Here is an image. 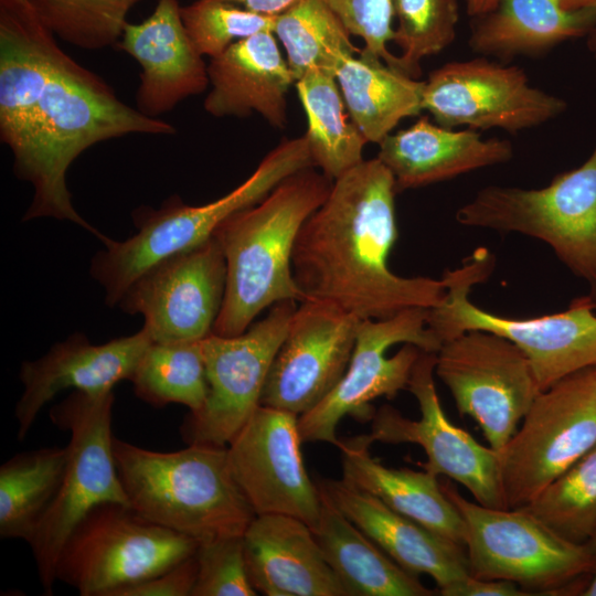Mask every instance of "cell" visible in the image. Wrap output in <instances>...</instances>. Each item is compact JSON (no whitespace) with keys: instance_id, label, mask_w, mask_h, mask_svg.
Instances as JSON below:
<instances>
[{"instance_id":"f35d334b","label":"cell","mask_w":596,"mask_h":596,"mask_svg":"<svg viewBox=\"0 0 596 596\" xmlns=\"http://www.w3.org/2000/svg\"><path fill=\"white\" fill-rule=\"evenodd\" d=\"M351 35L363 40L362 52L398 68V57L387 49L393 39L392 0H324Z\"/></svg>"},{"instance_id":"484cf974","label":"cell","mask_w":596,"mask_h":596,"mask_svg":"<svg viewBox=\"0 0 596 596\" xmlns=\"http://www.w3.org/2000/svg\"><path fill=\"white\" fill-rule=\"evenodd\" d=\"M369 434L340 440L342 480L465 547L464 520L446 496L437 476L427 470L390 468L373 458Z\"/></svg>"},{"instance_id":"b9f144b4","label":"cell","mask_w":596,"mask_h":596,"mask_svg":"<svg viewBox=\"0 0 596 596\" xmlns=\"http://www.w3.org/2000/svg\"><path fill=\"white\" fill-rule=\"evenodd\" d=\"M234 3L252 12L277 17L285 12L300 0H222Z\"/></svg>"},{"instance_id":"277c9868","label":"cell","mask_w":596,"mask_h":596,"mask_svg":"<svg viewBox=\"0 0 596 596\" xmlns=\"http://www.w3.org/2000/svg\"><path fill=\"white\" fill-rule=\"evenodd\" d=\"M113 451L129 507L198 544L243 536L256 517L233 477L226 446L156 451L114 437Z\"/></svg>"},{"instance_id":"3957f363","label":"cell","mask_w":596,"mask_h":596,"mask_svg":"<svg viewBox=\"0 0 596 596\" xmlns=\"http://www.w3.org/2000/svg\"><path fill=\"white\" fill-rule=\"evenodd\" d=\"M332 183L313 167L300 170L217 228L214 236L225 257L226 286L212 333L241 334L266 308L284 300L304 301L292 275L294 246Z\"/></svg>"},{"instance_id":"74e56055","label":"cell","mask_w":596,"mask_h":596,"mask_svg":"<svg viewBox=\"0 0 596 596\" xmlns=\"http://www.w3.org/2000/svg\"><path fill=\"white\" fill-rule=\"evenodd\" d=\"M198 573L191 596H255L243 547V536L199 543Z\"/></svg>"},{"instance_id":"1f68e13d","label":"cell","mask_w":596,"mask_h":596,"mask_svg":"<svg viewBox=\"0 0 596 596\" xmlns=\"http://www.w3.org/2000/svg\"><path fill=\"white\" fill-rule=\"evenodd\" d=\"M273 33L295 81L311 70L336 76L347 58L361 52L324 0H300L275 18Z\"/></svg>"},{"instance_id":"bcb514c9","label":"cell","mask_w":596,"mask_h":596,"mask_svg":"<svg viewBox=\"0 0 596 596\" xmlns=\"http://www.w3.org/2000/svg\"><path fill=\"white\" fill-rule=\"evenodd\" d=\"M592 574H593L592 579L581 593V595L583 596H596V562H595V567Z\"/></svg>"},{"instance_id":"7c38bea8","label":"cell","mask_w":596,"mask_h":596,"mask_svg":"<svg viewBox=\"0 0 596 596\" xmlns=\"http://www.w3.org/2000/svg\"><path fill=\"white\" fill-rule=\"evenodd\" d=\"M427 311L411 308L386 319L360 320L344 375L324 400L298 417L302 443L337 446L342 418L372 421V401L394 398L407 387L421 352H437L441 345L427 327Z\"/></svg>"},{"instance_id":"ba28073f","label":"cell","mask_w":596,"mask_h":596,"mask_svg":"<svg viewBox=\"0 0 596 596\" xmlns=\"http://www.w3.org/2000/svg\"><path fill=\"white\" fill-rule=\"evenodd\" d=\"M113 391L95 395L74 391L51 412L71 438L57 492L29 542L47 595L56 582L60 553L85 515L107 502L129 505L113 451Z\"/></svg>"},{"instance_id":"6da1fadb","label":"cell","mask_w":596,"mask_h":596,"mask_svg":"<svg viewBox=\"0 0 596 596\" xmlns=\"http://www.w3.org/2000/svg\"><path fill=\"white\" fill-rule=\"evenodd\" d=\"M396 193L392 173L377 158L333 180L294 246L292 275L304 300L329 302L360 320L444 301L441 279L402 277L389 267L397 238Z\"/></svg>"},{"instance_id":"cb8c5ba5","label":"cell","mask_w":596,"mask_h":596,"mask_svg":"<svg viewBox=\"0 0 596 596\" xmlns=\"http://www.w3.org/2000/svg\"><path fill=\"white\" fill-rule=\"evenodd\" d=\"M211 89L204 109L214 117L260 115L270 126L287 124V94L295 77L272 31L243 39L207 65Z\"/></svg>"},{"instance_id":"ac0fdd59","label":"cell","mask_w":596,"mask_h":596,"mask_svg":"<svg viewBox=\"0 0 596 596\" xmlns=\"http://www.w3.org/2000/svg\"><path fill=\"white\" fill-rule=\"evenodd\" d=\"M298 417L260 404L227 444V459L256 515H289L313 529L322 498L304 464Z\"/></svg>"},{"instance_id":"d590c367","label":"cell","mask_w":596,"mask_h":596,"mask_svg":"<svg viewBox=\"0 0 596 596\" xmlns=\"http://www.w3.org/2000/svg\"><path fill=\"white\" fill-rule=\"evenodd\" d=\"M397 26L392 41L401 47L398 66L417 78L421 61L453 43L459 20L457 0H392Z\"/></svg>"},{"instance_id":"8992f818","label":"cell","mask_w":596,"mask_h":596,"mask_svg":"<svg viewBox=\"0 0 596 596\" xmlns=\"http://www.w3.org/2000/svg\"><path fill=\"white\" fill-rule=\"evenodd\" d=\"M494 266L493 254L477 248L460 267L446 270L444 301L427 311V327L440 343L468 330H487L514 342L529 358L541 391L579 370L596 366V301L574 299L562 312L515 319L472 304L471 288Z\"/></svg>"},{"instance_id":"83f0119b","label":"cell","mask_w":596,"mask_h":596,"mask_svg":"<svg viewBox=\"0 0 596 596\" xmlns=\"http://www.w3.org/2000/svg\"><path fill=\"white\" fill-rule=\"evenodd\" d=\"M321 492V491H320ZM319 521L312 529L347 596H430L433 590L384 553L321 492Z\"/></svg>"},{"instance_id":"60d3db41","label":"cell","mask_w":596,"mask_h":596,"mask_svg":"<svg viewBox=\"0 0 596 596\" xmlns=\"http://www.w3.org/2000/svg\"><path fill=\"white\" fill-rule=\"evenodd\" d=\"M443 596H524L530 595L518 584L504 579H483L469 575L439 592Z\"/></svg>"},{"instance_id":"ffe728a7","label":"cell","mask_w":596,"mask_h":596,"mask_svg":"<svg viewBox=\"0 0 596 596\" xmlns=\"http://www.w3.org/2000/svg\"><path fill=\"white\" fill-rule=\"evenodd\" d=\"M151 343L143 328L102 344L91 343L83 333H74L55 343L43 356L23 361L20 380L24 389L14 409L19 440L24 439L40 411L57 393L74 389L102 394L113 391L116 383L130 380Z\"/></svg>"},{"instance_id":"9a60e30c","label":"cell","mask_w":596,"mask_h":596,"mask_svg":"<svg viewBox=\"0 0 596 596\" xmlns=\"http://www.w3.org/2000/svg\"><path fill=\"white\" fill-rule=\"evenodd\" d=\"M435 365L436 352L422 351L406 387L418 403L421 418H407L398 409L383 405L372 418L371 440L416 444L426 454L425 470L460 483L485 507L509 509L499 453L447 418L436 392Z\"/></svg>"},{"instance_id":"4fadbf2b","label":"cell","mask_w":596,"mask_h":596,"mask_svg":"<svg viewBox=\"0 0 596 596\" xmlns=\"http://www.w3.org/2000/svg\"><path fill=\"white\" fill-rule=\"evenodd\" d=\"M435 374L451 393L458 412L478 423L497 451L515 434L541 392L526 354L487 330H468L443 342Z\"/></svg>"},{"instance_id":"d6a6232c","label":"cell","mask_w":596,"mask_h":596,"mask_svg":"<svg viewBox=\"0 0 596 596\" xmlns=\"http://www.w3.org/2000/svg\"><path fill=\"white\" fill-rule=\"evenodd\" d=\"M200 341L152 342L130 377L136 395L152 406L178 403L199 412L209 393Z\"/></svg>"},{"instance_id":"e0dca14e","label":"cell","mask_w":596,"mask_h":596,"mask_svg":"<svg viewBox=\"0 0 596 596\" xmlns=\"http://www.w3.org/2000/svg\"><path fill=\"white\" fill-rule=\"evenodd\" d=\"M225 286V257L212 236L149 267L117 305L143 317L152 342L200 341L212 333Z\"/></svg>"},{"instance_id":"7402d4cb","label":"cell","mask_w":596,"mask_h":596,"mask_svg":"<svg viewBox=\"0 0 596 596\" xmlns=\"http://www.w3.org/2000/svg\"><path fill=\"white\" fill-rule=\"evenodd\" d=\"M320 491L396 564L430 576L438 592L470 575L464 547L404 517L345 481L321 479Z\"/></svg>"},{"instance_id":"52a82bcc","label":"cell","mask_w":596,"mask_h":596,"mask_svg":"<svg viewBox=\"0 0 596 596\" xmlns=\"http://www.w3.org/2000/svg\"><path fill=\"white\" fill-rule=\"evenodd\" d=\"M456 221L546 243L596 301V146L583 164L558 173L545 188L479 190L457 210Z\"/></svg>"},{"instance_id":"4316f807","label":"cell","mask_w":596,"mask_h":596,"mask_svg":"<svg viewBox=\"0 0 596 596\" xmlns=\"http://www.w3.org/2000/svg\"><path fill=\"white\" fill-rule=\"evenodd\" d=\"M596 9L565 10L560 0H498L477 17L468 44L472 52L510 60L540 55L557 44L586 36Z\"/></svg>"},{"instance_id":"ee69618b","label":"cell","mask_w":596,"mask_h":596,"mask_svg":"<svg viewBox=\"0 0 596 596\" xmlns=\"http://www.w3.org/2000/svg\"><path fill=\"white\" fill-rule=\"evenodd\" d=\"M565 10L596 9V0H560Z\"/></svg>"},{"instance_id":"44dd1931","label":"cell","mask_w":596,"mask_h":596,"mask_svg":"<svg viewBox=\"0 0 596 596\" xmlns=\"http://www.w3.org/2000/svg\"><path fill=\"white\" fill-rule=\"evenodd\" d=\"M178 0H158L142 22L127 23L118 47L141 66L137 109L152 118L210 84L207 66L183 25Z\"/></svg>"},{"instance_id":"2e32d148","label":"cell","mask_w":596,"mask_h":596,"mask_svg":"<svg viewBox=\"0 0 596 596\" xmlns=\"http://www.w3.org/2000/svg\"><path fill=\"white\" fill-rule=\"evenodd\" d=\"M422 107L445 128L515 134L557 117L566 103L531 86L522 68L481 57L434 70L425 81Z\"/></svg>"},{"instance_id":"ab89813d","label":"cell","mask_w":596,"mask_h":596,"mask_svg":"<svg viewBox=\"0 0 596 596\" xmlns=\"http://www.w3.org/2000/svg\"><path fill=\"white\" fill-rule=\"evenodd\" d=\"M196 573L192 555L166 572L116 590L113 596H191Z\"/></svg>"},{"instance_id":"7dc6e473","label":"cell","mask_w":596,"mask_h":596,"mask_svg":"<svg viewBox=\"0 0 596 596\" xmlns=\"http://www.w3.org/2000/svg\"><path fill=\"white\" fill-rule=\"evenodd\" d=\"M589 545V547L594 551V553L596 554V530L593 534V536L590 538V540L588 541L587 543Z\"/></svg>"},{"instance_id":"e575fe53","label":"cell","mask_w":596,"mask_h":596,"mask_svg":"<svg viewBox=\"0 0 596 596\" xmlns=\"http://www.w3.org/2000/svg\"><path fill=\"white\" fill-rule=\"evenodd\" d=\"M141 0H29L42 23L84 50L117 44L130 9Z\"/></svg>"},{"instance_id":"8fae6325","label":"cell","mask_w":596,"mask_h":596,"mask_svg":"<svg viewBox=\"0 0 596 596\" xmlns=\"http://www.w3.org/2000/svg\"><path fill=\"white\" fill-rule=\"evenodd\" d=\"M595 445L596 366H590L541 391L498 451L509 509L528 505Z\"/></svg>"},{"instance_id":"f6af8a7d","label":"cell","mask_w":596,"mask_h":596,"mask_svg":"<svg viewBox=\"0 0 596 596\" xmlns=\"http://www.w3.org/2000/svg\"><path fill=\"white\" fill-rule=\"evenodd\" d=\"M586 45L588 51L596 58V22L586 35Z\"/></svg>"},{"instance_id":"f546056e","label":"cell","mask_w":596,"mask_h":596,"mask_svg":"<svg viewBox=\"0 0 596 596\" xmlns=\"http://www.w3.org/2000/svg\"><path fill=\"white\" fill-rule=\"evenodd\" d=\"M299 100L307 117L305 137L313 167L334 180L362 162L365 137L349 118L333 74L308 71L296 81Z\"/></svg>"},{"instance_id":"d6986e66","label":"cell","mask_w":596,"mask_h":596,"mask_svg":"<svg viewBox=\"0 0 596 596\" xmlns=\"http://www.w3.org/2000/svg\"><path fill=\"white\" fill-rule=\"evenodd\" d=\"M297 306L260 404L300 416L324 400L350 363L360 319L323 301Z\"/></svg>"},{"instance_id":"603a6c76","label":"cell","mask_w":596,"mask_h":596,"mask_svg":"<svg viewBox=\"0 0 596 596\" xmlns=\"http://www.w3.org/2000/svg\"><path fill=\"white\" fill-rule=\"evenodd\" d=\"M249 581L266 596H347L312 529L284 514L256 515L243 535Z\"/></svg>"},{"instance_id":"9c48e42d","label":"cell","mask_w":596,"mask_h":596,"mask_svg":"<svg viewBox=\"0 0 596 596\" xmlns=\"http://www.w3.org/2000/svg\"><path fill=\"white\" fill-rule=\"evenodd\" d=\"M441 487L465 523L470 575L510 581L530 595H555L593 573L596 554L587 543L561 538L523 508L485 507L448 482Z\"/></svg>"},{"instance_id":"5b68a950","label":"cell","mask_w":596,"mask_h":596,"mask_svg":"<svg viewBox=\"0 0 596 596\" xmlns=\"http://www.w3.org/2000/svg\"><path fill=\"white\" fill-rule=\"evenodd\" d=\"M311 167L305 135L285 139L246 180L212 202L194 206L172 196L159 209H137V233L121 242L108 237L105 248L92 259L91 275L105 289L106 304L116 306L149 267L210 240L230 216L260 202L289 175Z\"/></svg>"},{"instance_id":"f1b7e54d","label":"cell","mask_w":596,"mask_h":596,"mask_svg":"<svg viewBox=\"0 0 596 596\" xmlns=\"http://www.w3.org/2000/svg\"><path fill=\"white\" fill-rule=\"evenodd\" d=\"M350 119L368 142L380 143L398 123L421 114L425 81L360 52L336 74Z\"/></svg>"},{"instance_id":"8d00e7d4","label":"cell","mask_w":596,"mask_h":596,"mask_svg":"<svg viewBox=\"0 0 596 596\" xmlns=\"http://www.w3.org/2000/svg\"><path fill=\"white\" fill-rule=\"evenodd\" d=\"M180 14L196 51L210 58L243 39L259 32H273L276 18L222 0H196L181 7Z\"/></svg>"},{"instance_id":"7a4b0ae2","label":"cell","mask_w":596,"mask_h":596,"mask_svg":"<svg viewBox=\"0 0 596 596\" xmlns=\"http://www.w3.org/2000/svg\"><path fill=\"white\" fill-rule=\"evenodd\" d=\"M174 132L171 124L125 104L103 78L65 53L38 100L21 147L12 153L15 175L34 190L23 221H71L105 241L107 236L87 223L72 203L66 184L70 166L104 140Z\"/></svg>"},{"instance_id":"c3c4849f","label":"cell","mask_w":596,"mask_h":596,"mask_svg":"<svg viewBox=\"0 0 596 596\" xmlns=\"http://www.w3.org/2000/svg\"><path fill=\"white\" fill-rule=\"evenodd\" d=\"M17 2L21 3V4H26L29 6V0H15Z\"/></svg>"},{"instance_id":"4dcf8cb0","label":"cell","mask_w":596,"mask_h":596,"mask_svg":"<svg viewBox=\"0 0 596 596\" xmlns=\"http://www.w3.org/2000/svg\"><path fill=\"white\" fill-rule=\"evenodd\" d=\"M67 448L21 453L0 467V536L30 542L60 487Z\"/></svg>"},{"instance_id":"d4e9b609","label":"cell","mask_w":596,"mask_h":596,"mask_svg":"<svg viewBox=\"0 0 596 596\" xmlns=\"http://www.w3.org/2000/svg\"><path fill=\"white\" fill-rule=\"evenodd\" d=\"M379 146L376 158L392 173L397 193L504 163L513 157L508 140L482 139L471 128H445L427 116L390 134Z\"/></svg>"},{"instance_id":"836d02e7","label":"cell","mask_w":596,"mask_h":596,"mask_svg":"<svg viewBox=\"0 0 596 596\" xmlns=\"http://www.w3.org/2000/svg\"><path fill=\"white\" fill-rule=\"evenodd\" d=\"M523 509L561 538L588 543L596 530V445Z\"/></svg>"},{"instance_id":"5bb4252c","label":"cell","mask_w":596,"mask_h":596,"mask_svg":"<svg viewBox=\"0 0 596 596\" xmlns=\"http://www.w3.org/2000/svg\"><path fill=\"white\" fill-rule=\"evenodd\" d=\"M296 300L270 307L262 320L233 337L202 339L209 393L204 406L190 413L181 432L189 444L227 446L260 405L273 361L297 308Z\"/></svg>"},{"instance_id":"30bf717a","label":"cell","mask_w":596,"mask_h":596,"mask_svg":"<svg viewBox=\"0 0 596 596\" xmlns=\"http://www.w3.org/2000/svg\"><path fill=\"white\" fill-rule=\"evenodd\" d=\"M198 543L140 517L129 505L95 507L76 525L56 564V581L82 596H113L194 555Z\"/></svg>"},{"instance_id":"7bdbcfd3","label":"cell","mask_w":596,"mask_h":596,"mask_svg":"<svg viewBox=\"0 0 596 596\" xmlns=\"http://www.w3.org/2000/svg\"><path fill=\"white\" fill-rule=\"evenodd\" d=\"M467 12L471 17H481L490 12L498 3V0H465Z\"/></svg>"}]
</instances>
